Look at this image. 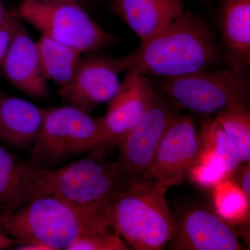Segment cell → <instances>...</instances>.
<instances>
[{
	"label": "cell",
	"instance_id": "6da1fadb",
	"mask_svg": "<svg viewBox=\"0 0 250 250\" xmlns=\"http://www.w3.org/2000/svg\"><path fill=\"white\" fill-rule=\"evenodd\" d=\"M216 37L200 16L184 11L134 52L111 57L118 73L173 78L208 70L218 62Z\"/></svg>",
	"mask_w": 250,
	"mask_h": 250
},
{
	"label": "cell",
	"instance_id": "7a4b0ae2",
	"mask_svg": "<svg viewBox=\"0 0 250 250\" xmlns=\"http://www.w3.org/2000/svg\"><path fill=\"white\" fill-rule=\"evenodd\" d=\"M27 181V203L49 196L79 208H104L131 184L101 149L54 169L29 161Z\"/></svg>",
	"mask_w": 250,
	"mask_h": 250
},
{
	"label": "cell",
	"instance_id": "3957f363",
	"mask_svg": "<svg viewBox=\"0 0 250 250\" xmlns=\"http://www.w3.org/2000/svg\"><path fill=\"white\" fill-rule=\"evenodd\" d=\"M106 207L79 208L55 197H37L0 216V229L17 242L15 250H68L85 228L105 220Z\"/></svg>",
	"mask_w": 250,
	"mask_h": 250
},
{
	"label": "cell",
	"instance_id": "277c9868",
	"mask_svg": "<svg viewBox=\"0 0 250 250\" xmlns=\"http://www.w3.org/2000/svg\"><path fill=\"white\" fill-rule=\"evenodd\" d=\"M167 189L154 179L131 183L106 206V223L134 250H164L174 231Z\"/></svg>",
	"mask_w": 250,
	"mask_h": 250
},
{
	"label": "cell",
	"instance_id": "5b68a950",
	"mask_svg": "<svg viewBox=\"0 0 250 250\" xmlns=\"http://www.w3.org/2000/svg\"><path fill=\"white\" fill-rule=\"evenodd\" d=\"M103 140L100 118L71 105L45 110L41 134L29 149V161L41 168H57L101 149Z\"/></svg>",
	"mask_w": 250,
	"mask_h": 250
},
{
	"label": "cell",
	"instance_id": "8992f818",
	"mask_svg": "<svg viewBox=\"0 0 250 250\" xmlns=\"http://www.w3.org/2000/svg\"><path fill=\"white\" fill-rule=\"evenodd\" d=\"M154 88L179 108L200 114H216L233 105L247 104L249 96V83L244 75L231 69L164 79Z\"/></svg>",
	"mask_w": 250,
	"mask_h": 250
},
{
	"label": "cell",
	"instance_id": "52a82bcc",
	"mask_svg": "<svg viewBox=\"0 0 250 250\" xmlns=\"http://www.w3.org/2000/svg\"><path fill=\"white\" fill-rule=\"evenodd\" d=\"M18 14L42 36L76 49L82 54L104 48L113 41V38L94 22L77 3L23 0Z\"/></svg>",
	"mask_w": 250,
	"mask_h": 250
},
{
	"label": "cell",
	"instance_id": "ba28073f",
	"mask_svg": "<svg viewBox=\"0 0 250 250\" xmlns=\"http://www.w3.org/2000/svg\"><path fill=\"white\" fill-rule=\"evenodd\" d=\"M182 108L155 89L150 104L137 126L120 145L114 161L130 184L146 179L163 136Z\"/></svg>",
	"mask_w": 250,
	"mask_h": 250
},
{
	"label": "cell",
	"instance_id": "9c48e42d",
	"mask_svg": "<svg viewBox=\"0 0 250 250\" xmlns=\"http://www.w3.org/2000/svg\"><path fill=\"white\" fill-rule=\"evenodd\" d=\"M202 141L190 116L176 117L163 136L146 179H154L167 188L185 182L202 151Z\"/></svg>",
	"mask_w": 250,
	"mask_h": 250
},
{
	"label": "cell",
	"instance_id": "30bf717a",
	"mask_svg": "<svg viewBox=\"0 0 250 250\" xmlns=\"http://www.w3.org/2000/svg\"><path fill=\"white\" fill-rule=\"evenodd\" d=\"M154 93V85L146 76L126 75L119 90L109 102L104 116L100 117L104 135L101 149L107 152L119 147L142 119Z\"/></svg>",
	"mask_w": 250,
	"mask_h": 250
},
{
	"label": "cell",
	"instance_id": "8fae6325",
	"mask_svg": "<svg viewBox=\"0 0 250 250\" xmlns=\"http://www.w3.org/2000/svg\"><path fill=\"white\" fill-rule=\"evenodd\" d=\"M172 249L243 250L238 235L228 221L205 207H192L174 219Z\"/></svg>",
	"mask_w": 250,
	"mask_h": 250
},
{
	"label": "cell",
	"instance_id": "7c38bea8",
	"mask_svg": "<svg viewBox=\"0 0 250 250\" xmlns=\"http://www.w3.org/2000/svg\"><path fill=\"white\" fill-rule=\"evenodd\" d=\"M109 56L82 59L73 80L59 88L61 98L68 105L90 113L98 105L109 103L121 83Z\"/></svg>",
	"mask_w": 250,
	"mask_h": 250
},
{
	"label": "cell",
	"instance_id": "4fadbf2b",
	"mask_svg": "<svg viewBox=\"0 0 250 250\" xmlns=\"http://www.w3.org/2000/svg\"><path fill=\"white\" fill-rule=\"evenodd\" d=\"M3 73L11 84L34 99H45L48 83L41 65L36 42L20 24L1 62Z\"/></svg>",
	"mask_w": 250,
	"mask_h": 250
},
{
	"label": "cell",
	"instance_id": "5bb4252c",
	"mask_svg": "<svg viewBox=\"0 0 250 250\" xmlns=\"http://www.w3.org/2000/svg\"><path fill=\"white\" fill-rule=\"evenodd\" d=\"M218 27L230 69L244 75L250 65V0H223Z\"/></svg>",
	"mask_w": 250,
	"mask_h": 250
},
{
	"label": "cell",
	"instance_id": "9a60e30c",
	"mask_svg": "<svg viewBox=\"0 0 250 250\" xmlns=\"http://www.w3.org/2000/svg\"><path fill=\"white\" fill-rule=\"evenodd\" d=\"M45 109L24 99L0 96V141L20 150L30 149L39 138Z\"/></svg>",
	"mask_w": 250,
	"mask_h": 250
},
{
	"label": "cell",
	"instance_id": "2e32d148",
	"mask_svg": "<svg viewBox=\"0 0 250 250\" xmlns=\"http://www.w3.org/2000/svg\"><path fill=\"white\" fill-rule=\"evenodd\" d=\"M113 11L141 41L152 37L184 12L183 0H113Z\"/></svg>",
	"mask_w": 250,
	"mask_h": 250
},
{
	"label": "cell",
	"instance_id": "e0dca14e",
	"mask_svg": "<svg viewBox=\"0 0 250 250\" xmlns=\"http://www.w3.org/2000/svg\"><path fill=\"white\" fill-rule=\"evenodd\" d=\"M28 161L0 144V216L27 203Z\"/></svg>",
	"mask_w": 250,
	"mask_h": 250
},
{
	"label": "cell",
	"instance_id": "ac0fdd59",
	"mask_svg": "<svg viewBox=\"0 0 250 250\" xmlns=\"http://www.w3.org/2000/svg\"><path fill=\"white\" fill-rule=\"evenodd\" d=\"M36 45L46 79L54 82L59 89L68 85L80 66L82 54L43 36Z\"/></svg>",
	"mask_w": 250,
	"mask_h": 250
},
{
	"label": "cell",
	"instance_id": "d6986e66",
	"mask_svg": "<svg viewBox=\"0 0 250 250\" xmlns=\"http://www.w3.org/2000/svg\"><path fill=\"white\" fill-rule=\"evenodd\" d=\"M199 131L204 149L223 164L228 174L236 170L242 164L236 145L215 118L204 119Z\"/></svg>",
	"mask_w": 250,
	"mask_h": 250
},
{
	"label": "cell",
	"instance_id": "ffe728a7",
	"mask_svg": "<svg viewBox=\"0 0 250 250\" xmlns=\"http://www.w3.org/2000/svg\"><path fill=\"white\" fill-rule=\"evenodd\" d=\"M215 120L236 145L241 163H249L250 114L247 104H238L218 112Z\"/></svg>",
	"mask_w": 250,
	"mask_h": 250
},
{
	"label": "cell",
	"instance_id": "44dd1931",
	"mask_svg": "<svg viewBox=\"0 0 250 250\" xmlns=\"http://www.w3.org/2000/svg\"><path fill=\"white\" fill-rule=\"evenodd\" d=\"M217 213L227 221L236 222L250 214V200L231 181L228 179L213 187Z\"/></svg>",
	"mask_w": 250,
	"mask_h": 250
},
{
	"label": "cell",
	"instance_id": "7402d4cb",
	"mask_svg": "<svg viewBox=\"0 0 250 250\" xmlns=\"http://www.w3.org/2000/svg\"><path fill=\"white\" fill-rule=\"evenodd\" d=\"M130 249L129 245L103 220L85 228L68 250Z\"/></svg>",
	"mask_w": 250,
	"mask_h": 250
},
{
	"label": "cell",
	"instance_id": "603a6c76",
	"mask_svg": "<svg viewBox=\"0 0 250 250\" xmlns=\"http://www.w3.org/2000/svg\"><path fill=\"white\" fill-rule=\"evenodd\" d=\"M228 175L223 164L202 148L200 157L188 177L201 187L213 188Z\"/></svg>",
	"mask_w": 250,
	"mask_h": 250
},
{
	"label": "cell",
	"instance_id": "cb8c5ba5",
	"mask_svg": "<svg viewBox=\"0 0 250 250\" xmlns=\"http://www.w3.org/2000/svg\"><path fill=\"white\" fill-rule=\"evenodd\" d=\"M14 14H5L4 20L0 24V64L4 60L15 34L21 23Z\"/></svg>",
	"mask_w": 250,
	"mask_h": 250
},
{
	"label": "cell",
	"instance_id": "d4e9b609",
	"mask_svg": "<svg viewBox=\"0 0 250 250\" xmlns=\"http://www.w3.org/2000/svg\"><path fill=\"white\" fill-rule=\"evenodd\" d=\"M245 165L240 169L238 167L229 174H232L233 179L231 181L237 186L241 191L245 194L247 198L250 200V165L249 163H246ZM227 179V178H226Z\"/></svg>",
	"mask_w": 250,
	"mask_h": 250
},
{
	"label": "cell",
	"instance_id": "484cf974",
	"mask_svg": "<svg viewBox=\"0 0 250 250\" xmlns=\"http://www.w3.org/2000/svg\"><path fill=\"white\" fill-rule=\"evenodd\" d=\"M14 240L6 235L4 231L0 229V250L10 248L14 243Z\"/></svg>",
	"mask_w": 250,
	"mask_h": 250
},
{
	"label": "cell",
	"instance_id": "4316f807",
	"mask_svg": "<svg viewBox=\"0 0 250 250\" xmlns=\"http://www.w3.org/2000/svg\"><path fill=\"white\" fill-rule=\"evenodd\" d=\"M21 1L23 0H21ZM34 1H39L41 3H63V2H70V3H77L80 4L81 0H34Z\"/></svg>",
	"mask_w": 250,
	"mask_h": 250
},
{
	"label": "cell",
	"instance_id": "83f0119b",
	"mask_svg": "<svg viewBox=\"0 0 250 250\" xmlns=\"http://www.w3.org/2000/svg\"><path fill=\"white\" fill-rule=\"evenodd\" d=\"M5 14H6V13L4 12L2 5H1V1H0V24H1L3 20H4Z\"/></svg>",
	"mask_w": 250,
	"mask_h": 250
},
{
	"label": "cell",
	"instance_id": "f1b7e54d",
	"mask_svg": "<svg viewBox=\"0 0 250 250\" xmlns=\"http://www.w3.org/2000/svg\"><path fill=\"white\" fill-rule=\"evenodd\" d=\"M198 1H209L210 0H198Z\"/></svg>",
	"mask_w": 250,
	"mask_h": 250
}]
</instances>
